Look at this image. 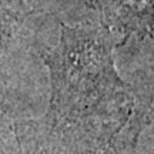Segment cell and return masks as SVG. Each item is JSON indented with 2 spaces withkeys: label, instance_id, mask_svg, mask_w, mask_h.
<instances>
[{
  "label": "cell",
  "instance_id": "cell-1",
  "mask_svg": "<svg viewBox=\"0 0 154 154\" xmlns=\"http://www.w3.org/2000/svg\"><path fill=\"white\" fill-rule=\"evenodd\" d=\"M72 44L61 49L54 61V91L80 96L97 91L100 84H110L113 70L104 44L90 37L76 38Z\"/></svg>",
  "mask_w": 154,
  "mask_h": 154
},
{
  "label": "cell",
  "instance_id": "cell-2",
  "mask_svg": "<svg viewBox=\"0 0 154 154\" xmlns=\"http://www.w3.org/2000/svg\"><path fill=\"white\" fill-rule=\"evenodd\" d=\"M110 16L131 29H143L154 20V0H107Z\"/></svg>",
  "mask_w": 154,
  "mask_h": 154
},
{
  "label": "cell",
  "instance_id": "cell-3",
  "mask_svg": "<svg viewBox=\"0 0 154 154\" xmlns=\"http://www.w3.org/2000/svg\"><path fill=\"white\" fill-rule=\"evenodd\" d=\"M7 33H9V22H7V17L5 13L0 11V50L3 49Z\"/></svg>",
  "mask_w": 154,
  "mask_h": 154
}]
</instances>
